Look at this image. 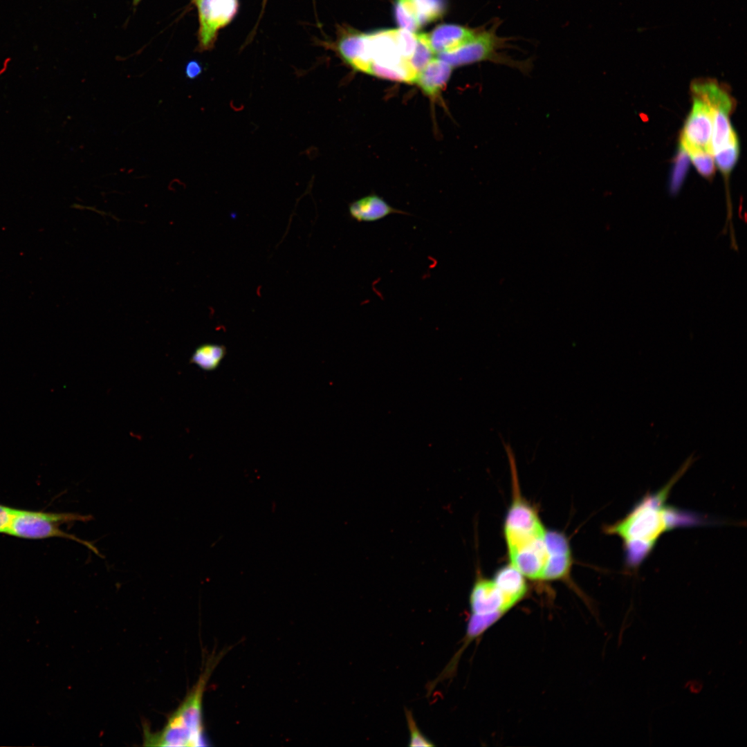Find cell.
<instances>
[{"label":"cell","mask_w":747,"mask_h":747,"mask_svg":"<svg viewBox=\"0 0 747 747\" xmlns=\"http://www.w3.org/2000/svg\"><path fill=\"white\" fill-rule=\"evenodd\" d=\"M93 519L91 515L15 508L6 534L26 540H43L52 537L68 539L85 546L97 555L102 557L92 542L78 538L60 528L62 524L75 522H87Z\"/></svg>","instance_id":"4"},{"label":"cell","mask_w":747,"mask_h":747,"mask_svg":"<svg viewBox=\"0 0 747 747\" xmlns=\"http://www.w3.org/2000/svg\"><path fill=\"white\" fill-rule=\"evenodd\" d=\"M405 718L409 732V746H434L435 745L428 739L418 728L412 713L410 710L405 708Z\"/></svg>","instance_id":"21"},{"label":"cell","mask_w":747,"mask_h":747,"mask_svg":"<svg viewBox=\"0 0 747 747\" xmlns=\"http://www.w3.org/2000/svg\"><path fill=\"white\" fill-rule=\"evenodd\" d=\"M478 30L456 24H441L427 35L432 51L437 55L463 45L470 40Z\"/></svg>","instance_id":"12"},{"label":"cell","mask_w":747,"mask_h":747,"mask_svg":"<svg viewBox=\"0 0 747 747\" xmlns=\"http://www.w3.org/2000/svg\"><path fill=\"white\" fill-rule=\"evenodd\" d=\"M202 72L203 66L201 63L196 60H191L188 62L185 66V76L190 80L197 78Z\"/></svg>","instance_id":"24"},{"label":"cell","mask_w":747,"mask_h":747,"mask_svg":"<svg viewBox=\"0 0 747 747\" xmlns=\"http://www.w3.org/2000/svg\"><path fill=\"white\" fill-rule=\"evenodd\" d=\"M452 69L448 63L434 57L418 73L414 83L428 96L436 98L445 88Z\"/></svg>","instance_id":"13"},{"label":"cell","mask_w":747,"mask_h":747,"mask_svg":"<svg viewBox=\"0 0 747 747\" xmlns=\"http://www.w3.org/2000/svg\"><path fill=\"white\" fill-rule=\"evenodd\" d=\"M434 55L430 46L427 33L416 34V46L411 64L418 74L434 58Z\"/></svg>","instance_id":"20"},{"label":"cell","mask_w":747,"mask_h":747,"mask_svg":"<svg viewBox=\"0 0 747 747\" xmlns=\"http://www.w3.org/2000/svg\"><path fill=\"white\" fill-rule=\"evenodd\" d=\"M420 25L441 18L446 12V0H412Z\"/></svg>","instance_id":"17"},{"label":"cell","mask_w":747,"mask_h":747,"mask_svg":"<svg viewBox=\"0 0 747 747\" xmlns=\"http://www.w3.org/2000/svg\"><path fill=\"white\" fill-rule=\"evenodd\" d=\"M687 154L681 148L680 154L676 161L674 176L670 184V192L672 194L675 195L680 190L681 185L683 179V175L685 174L686 166H687Z\"/></svg>","instance_id":"22"},{"label":"cell","mask_w":747,"mask_h":747,"mask_svg":"<svg viewBox=\"0 0 747 747\" xmlns=\"http://www.w3.org/2000/svg\"><path fill=\"white\" fill-rule=\"evenodd\" d=\"M692 98V108L681 133V147L698 149L712 154V109L701 98L693 95Z\"/></svg>","instance_id":"8"},{"label":"cell","mask_w":747,"mask_h":747,"mask_svg":"<svg viewBox=\"0 0 747 747\" xmlns=\"http://www.w3.org/2000/svg\"><path fill=\"white\" fill-rule=\"evenodd\" d=\"M215 665L210 661L196 683L169 716L163 728L152 732L144 726V745L147 746H203L204 736L202 704L204 691Z\"/></svg>","instance_id":"2"},{"label":"cell","mask_w":747,"mask_h":747,"mask_svg":"<svg viewBox=\"0 0 747 747\" xmlns=\"http://www.w3.org/2000/svg\"><path fill=\"white\" fill-rule=\"evenodd\" d=\"M496 30L497 26L487 29L479 28L470 40L454 49L436 55V57L452 68L490 61L514 66L523 71H526V64L510 59L499 53L504 46L505 39L497 35Z\"/></svg>","instance_id":"5"},{"label":"cell","mask_w":747,"mask_h":747,"mask_svg":"<svg viewBox=\"0 0 747 747\" xmlns=\"http://www.w3.org/2000/svg\"><path fill=\"white\" fill-rule=\"evenodd\" d=\"M226 353L224 346L217 344H204L196 349L190 362L205 371H213L220 365Z\"/></svg>","instance_id":"16"},{"label":"cell","mask_w":747,"mask_h":747,"mask_svg":"<svg viewBox=\"0 0 747 747\" xmlns=\"http://www.w3.org/2000/svg\"><path fill=\"white\" fill-rule=\"evenodd\" d=\"M546 531L536 510L515 490L504 527L508 555L544 540Z\"/></svg>","instance_id":"6"},{"label":"cell","mask_w":747,"mask_h":747,"mask_svg":"<svg viewBox=\"0 0 747 747\" xmlns=\"http://www.w3.org/2000/svg\"><path fill=\"white\" fill-rule=\"evenodd\" d=\"M416 46V34L400 28L367 34L366 73L414 83L418 73L412 67L411 59Z\"/></svg>","instance_id":"3"},{"label":"cell","mask_w":747,"mask_h":747,"mask_svg":"<svg viewBox=\"0 0 747 747\" xmlns=\"http://www.w3.org/2000/svg\"><path fill=\"white\" fill-rule=\"evenodd\" d=\"M493 580L513 606L519 602L526 593L525 577L510 563L499 569Z\"/></svg>","instance_id":"15"},{"label":"cell","mask_w":747,"mask_h":747,"mask_svg":"<svg viewBox=\"0 0 747 747\" xmlns=\"http://www.w3.org/2000/svg\"><path fill=\"white\" fill-rule=\"evenodd\" d=\"M199 18L198 49L211 50L219 31L237 15L239 0H194Z\"/></svg>","instance_id":"7"},{"label":"cell","mask_w":747,"mask_h":747,"mask_svg":"<svg viewBox=\"0 0 747 747\" xmlns=\"http://www.w3.org/2000/svg\"><path fill=\"white\" fill-rule=\"evenodd\" d=\"M14 508L0 504V533L6 534L12 521Z\"/></svg>","instance_id":"23"},{"label":"cell","mask_w":747,"mask_h":747,"mask_svg":"<svg viewBox=\"0 0 747 747\" xmlns=\"http://www.w3.org/2000/svg\"><path fill=\"white\" fill-rule=\"evenodd\" d=\"M367 34L348 33L338 39L336 49L338 54L354 69L365 73L367 66Z\"/></svg>","instance_id":"14"},{"label":"cell","mask_w":747,"mask_h":747,"mask_svg":"<svg viewBox=\"0 0 747 747\" xmlns=\"http://www.w3.org/2000/svg\"><path fill=\"white\" fill-rule=\"evenodd\" d=\"M394 15L400 28L415 33L421 26L412 0H396Z\"/></svg>","instance_id":"18"},{"label":"cell","mask_w":747,"mask_h":747,"mask_svg":"<svg viewBox=\"0 0 747 747\" xmlns=\"http://www.w3.org/2000/svg\"><path fill=\"white\" fill-rule=\"evenodd\" d=\"M682 149L687 154L697 171L703 177L709 179L713 176L715 172V162L712 154L698 149Z\"/></svg>","instance_id":"19"},{"label":"cell","mask_w":747,"mask_h":747,"mask_svg":"<svg viewBox=\"0 0 747 747\" xmlns=\"http://www.w3.org/2000/svg\"><path fill=\"white\" fill-rule=\"evenodd\" d=\"M266 2H267V0H263L262 8H261V16L262 15V14L264 12V9L265 8V5L266 4Z\"/></svg>","instance_id":"25"},{"label":"cell","mask_w":747,"mask_h":747,"mask_svg":"<svg viewBox=\"0 0 747 747\" xmlns=\"http://www.w3.org/2000/svg\"><path fill=\"white\" fill-rule=\"evenodd\" d=\"M471 614L504 615L513 606L506 598L493 579L477 578L470 595Z\"/></svg>","instance_id":"10"},{"label":"cell","mask_w":747,"mask_h":747,"mask_svg":"<svg viewBox=\"0 0 747 747\" xmlns=\"http://www.w3.org/2000/svg\"><path fill=\"white\" fill-rule=\"evenodd\" d=\"M693 460L690 456L665 486L655 492L647 493L622 519L605 527V533L621 539L625 564L629 568H638L665 533L708 523L703 516L667 502L671 489Z\"/></svg>","instance_id":"1"},{"label":"cell","mask_w":747,"mask_h":747,"mask_svg":"<svg viewBox=\"0 0 747 747\" xmlns=\"http://www.w3.org/2000/svg\"><path fill=\"white\" fill-rule=\"evenodd\" d=\"M544 540L548 559L541 580L565 579L569 575L572 564L571 547L566 537L558 531H546Z\"/></svg>","instance_id":"9"},{"label":"cell","mask_w":747,"mask_h":747,"mask_svg":"<svg viewBox=\"0 0 747 747\" xmlns=\"http://www.w3.org/2000/svg\"><path fill=\"white\" fill-rule=\"evenodd\" d=\"M140 1V0H133V3H134L135 5L136 3H139Z\"/></svg>","instance_id":"26"},{"label":"cell","mask_w":747,"mask_h":747,"mask_svg":"<svg viewBox=\"0 0 747 747\" xmlns=\"http://www.w3.org/2000/svg\"><path fill=\"white\" fill-rule=\"evenodd\" d=\"M348 208L350 218L358 223L378 221L393 214L410 215L407 212L391 206L384 199L376 194L353 201L349 203Z\"/></svg>","instance_id":"11"}]
</instances>
